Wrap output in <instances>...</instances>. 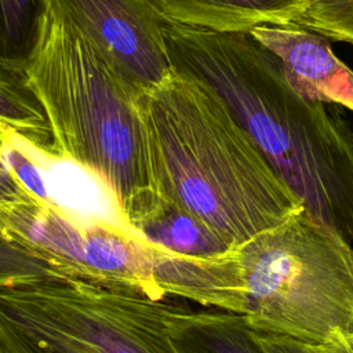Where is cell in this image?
Listing matches in <instances>:
<instances>
[{
	"label": "cell",
	"instance_id": "cell-1",
	"mask_svg": "<svg viewBox=\"0 0 353 353\" xmlns=\"http://www.w3.org/2000/svg\"><path fill=\"white\" fill-rule=\"evenodd\" d=\"M171 69L207 84L319 222L353 247V127L301 95L251 33L163 23Z\"/></svg>",
	"mask_w": 353,
	"mask_h": 353
},
{
	"label": "cell",
	"instance_id": "cell-2",
	"mask_svg": "<svg viewBox=\"0 0 353 353\" xmlns=\"http://www.w3.org/2000/svg\"><path fill=\"white\" fill-rule=\"evenodd\" d=\"M154 189L232 247L301 210L223 101L203 81L171 70L137 95Z\"/></svg>",
	"mask_w": 353,
	"mask_h": 353
},
{
	"label": "cell",
	"instance_id": "cell-3",
	"mask_svg": "<svg viewBox=\"0 0 353 353\" xmlns=\"http://www.w3.org/2000/svg\"><path fill=\"white\" fill-rule=\"evenodd\" d=\"M25 73L51 127L50 159L94 174L130 226L159 199L138 94L48 0Z\"/></svg>",
	"mask_w": 353,
	"mask_h": 353
},
{
	"label": "cell",
	"instance_id": "cell-4",
	"mask_svg": "<svg viewBox=\"0 0 353 353\" xmlns=\"http://www.w3.org/2000/svg\"><path fill=\"white\" fill-rule=\"evenodd\" d=\"M243 316L258 334L316 347L353 342V247L302 207L236 245Z\"/></svg>",
	"mask_w": 353,
	"mask_h": 353
},
{
	"label": "cell",
	"instance_id": "cell-5",
	"mask_svg": "<svg viewBox=\"0 0 353 353\" xmlns=\"http://www.w3.org/2000/svg\"><path fill=\"white\" fill-rule=\"evenodd\" d=\"M176 305L146 292L65 276L0 285L3 353H178Z\"/></svg>",
	"mask_w": 353,
	"mask_h": 353
},
{
	"label": "cell",
	"instance_id": "cell-6",
	"mask_svg": "<svg viewBox=\"0 0 353 353\" xmlns=\"http://www.w3.org/2000/svg\"><path fill=\"white\" fill-rule=\"evenodd\" d=\"M0 226L72 268L81 280L157 295L152 283L154 248L105 222L76 223L52 200L0 210Z\"/></svg>",
	"mask_w": 353,
	"mask_h": 353
},
{
	"label": "cell",
	"instance_id": "cell-7",
	"mask_svg": "<svg viewBox=\"0 0 353 353\" xmlns=\"http://www.w3.org/2000/svg\"><path fill=\"white\" fill-rule=\"evenodd\" d=\"M141 94L170 73L163 22L145 0H48Z\"/></svg>",
	"mask_w": 353,
	"mask_h": 353
},
{
	"label": "cell",
	"instance_id": "cell-8",
	"mask_svg": "<svg viewBox=\"0 0 353 353\" xmlns=\"http://www.w3.org/2000/svg\"><path fill=\"white\" fill-rule=\"evenodd\" d=\"M250 33L280 59L301 95L353 112V70L334 54L328 39L296 23L262 25Z\"/></svg>",
	"mask_w": 353,
	"mask_h": 353
},
{
	"label": "cell",
	"instance_id": "cell-9",
	"mask_svg": "<svg viewBox=\"0 0 353 353\" xmlns=\"http://www.w3.org/2000/svg\"><path fill=\"white\" fill-rule=\"evenodd\" d=\"M152 283L161 298L179 296L240 314L244 309L236 247L214 258L182 256L154 248Z\"/></svg>",
	"mask_w": 353,
	"mask_h": 353
},
{
	"label": "cell",
	"instance_id": "cell-10",
	"mask_svg": "<svg viewBox=\"0 0 353 353\" xmlns=\"http://www.w3.org/2000/svg\"><path fill=\"white\" fill-rule=\"evenodd\" d=\"M167 25L218 33H250L262 25L294 23L310 0H145Z\"/></svg>",
	"mask_w": 353,
	"mask_h": 353
},
{
	"label": "cell",
	"instance_id": "cell-11",
	"mask_svg": "<svg viewBox=\"0 0 353 353\" xmlns=\"http://www.w3.org/2000/svg\"><path fill=\"white\" fill-rule=\"evenodd\" d=\"M171 339L178 353H266L243 314L215 307L176 305Z\"/></svg>",
	"mask_w": 353,
	"mask_h": 353
},
{
	"label": "cell",
	"instance_id": "cell-12",
	"mask_svg": "<svg viewBox=\"0 0 353 353\" xmlns=\"http://www.w3.org/2000/svg\"><path fill=\"white\" fill-rule=\"evenodd\" d=\"M130 229L152 247L182 256L214 258L233 248L201 219L161 197Z\"/></svg>",
	"mask_w": 353,
	"mask_h": 353
},
{
	"label": "cell",
	"instance_id": "cell-13",
	"mask_svg": "<svg viewBox=\"0 0 353 353\" xmlns=\"http://www.w3.org/2000/svg\"><path fill=\"white\" fill-rule=\"evenodd\" d=\"M0 124L14 132L21 142L50 157L51 127L28 84L25 69L0 65Z\"/></svg>",
	"mask_w": 353,
	"mask_h": 353
},
{
	"label": "cell",
	"instance_id": "cell-14",
	"mask_svg": "<svg viewBox=\"0 0 353 353\" xmlns=\"http://www.w3.org/2000/svg\"><path fill=\"white\" fill-rule=\"evenodd\" d=\"M44 0H0V65L25 69Z\"/></svg>",
	"mask_w": 353,
	"mask_h": 353
},
{
	"label": "cell",
	"instance_id": "cell-15",
	"mask_svg": "<svg viewBox=\"0 0 353 353\" xmlns=\"http://www.w3.org/2000/svg\"><path fill=\"white\" fill-rule=\"evenodd\" d=\"M39 276L80 279L58 258L0 226V285Z\"/></svg>",
	"mask_w": 353,
	"mask_h": 353
},
{
	"label": "cell",
	"instance_id": "cell-16",
	"mask_svg": "<svg viewBox=\"0 0 353 353\" xmlns=\"http://www.w3.org/2000/svg\"><path fill=\"white\" fill-rule=\"evenodd\" d=\"M294 23L353 47V0H310Z\"/></svg>",
	"mask_w": 353,
	"mask_h": 353
},
{
	"label": "cell",
	"instance_id": "cell-17",
	"mask_svg": "<svg viewBox=\"0 0 353 353\" xmlns=\"http://www.w3.org/2000/svg\"><path fill=\"white\" fill-rule=\"evenodd\" d=\"M10 135L11 131L0 124V208H10L37 200L21 183L8 163L7 146Z\"/></svg>",
	"mask_w": 353,
	"mask_h": 353
},
{
	"label": "cell",
	"instance_id": "cell-18",
	"mask_svg": "<svg viewBox=\"0 0 353 353\" xmlns=\"http://www.w3.org/2000/svg\"><path fill=\"white\" fill-rule=\"evenodd\" d=\"M18 138L14 132L10 135L8 146H7V159L14 171L18 176L21 183L29 190V193L41 201H50L51 197L48 196L41 175L33 161L19 149Z\"/></svg>",
	"mask_w": 353,
	"mask_h": 353
},
{
	"label": "cell",
	"instance_id": "cell-19",
	"mask_svg": "<svg viewBox=\"0 0 353 353\" xmlns=\"http://www.w3.org/2000/svg\"><path fill=\"white\" fill-rule=\"evenodd\" d=\"M256 338L266 353H320L316 346L306 345L285 336L256 332Z\"/></svg>",
	"mask_w": 353,
	"mask_h": 353
},
{
	"label": "cell",
	"instance_id": "cell-20",
	"mask_svg": "<svg viewBox=\"0 0 353 353\" xmlns=\"http://www.w3.org/2000/svg\"><path fill=\"white\" fill-rule=\"evenodd\" d=\"M320 353H353L350 347L336 346V347H317Z\"/></svg>",
	"mask_w": 353,
	"mask_h": 353
},
{
	"label": "cell",
	"instance_id": "cell-21",
	"mask_svg": "<svg viewBox=\"0 0 353 353\" xmlns=\"http://www.w3.org/2000/svg\"><path fill=\"white\" fill-rule=\"evenodd\" d=\"M349 347H350V350H352V352H353V342H352V343H350V346H349Z\"/></svg>",
	"mask_w": 353,
	"mask_h": 353
},
{
	"label": "cell",
	"instance_id": "cell-22",
	"mask_svg": "<svg viewBox=\"0 0 353 353\" xmlns=\"http://www.w3.org/2000/svg\"><path fill=\"white\" fill-rule=\"evenodd\" d=\"M0 353H3V350H1V349H0Z\"/></svg>",
	"mask_w": 353,
	"mask_h": 353
}]
</instances>
